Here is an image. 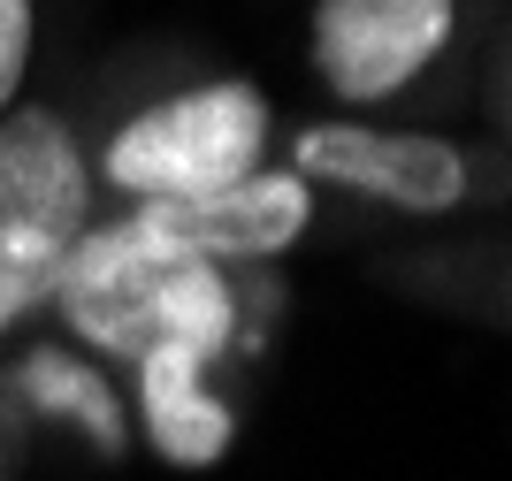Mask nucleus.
<instances>
[{"label": "nucleus", "instance_id": "obj_1", "mask_svg": "<svg viewBox=\"0 0 512 481\" xmlns=\"http://www.w3.org/2000/svg\"><path fill=\"white\" fill-rule=\"evenodd\" d=\"M306 230V176H276L253 168L222 191L199 199H146L123 214L115 230H85L69 245V260H100V268H161V260H260L283 252Z\"/></svg>", "mask_w": 512, "mask_h": 481}, {"label": "nucleus", "instance_id": "obj_2", "mask_svg": "<svg viewBox=\"0 0 512 481\" xmlns=\"http://www.w3.org/2000/svg\"><path fill=\"white\" fill-rule=\"evenodd\" d=\"M69 329L100 344V352L146 359L161 344H184V352L214 359L237 336V306L222 268L207 260H161V268H100V260H69L62 291Z\"/></svg>", "mask_w": 512, "mask_h": 481}, {"label": "nucleus", "instance_id": "obj_3", "mask_svg": "<svg viewBox=\"0 0 512 481\" xmlns=\"http://www.w3.org/2000/svg\"><path fill=\"white\" fill-rule=\"evenodd\" d=\"M260 138H268V100L253 84H199L115 130L107 176L138 199H199V191L253 176Z\"/></svg>", "mask_w": 512, "mask_h": 481}, {"label": "nucleus", "instance_id": "obj_4", "mask_svg": "<svg viewBox=\"0 0 512 481\" xmlns=\"http://www.w3.org/2000/svg\"><path fill=\"white\" fill-rule=\"evenodd\" d=\"M451 39V0H321L314 69L337 100H390Z\"/></svg>", "mask_w": 512, "mask_h": 481}, {"label": "nucleus", "instance_id": "obj_5", "mask_svg": "<svg viewBox=\"0 0 512 481\" xmlns=\"http://www.w3.org/2000/svg\"><path fill=\"white\" fill-rule=\"evenodd\" d=\"M299 168L321 184L390 199L406 214H444L467 191V161L444 138H406V130H360V123H314L299 138Z\"/></svg>", "mask_w": 512, "mask_h": 481}, {"label": "nucleus", "instance_id": "obj_6", "mask_svg": "<svg viewBox=\"0 0 512 481\" xmlns=\"http://www.w3.org/2000/svg\"><path fill=\"white\" fill-rule=\"evenodd\" d=\"M92 207V176L62 115H0V237H46L77 245Z\"/></svg>", "mask_w": 512, "mask_h": 481}, {"label": "nucleus", "instance_id": "obj_7", "mask_svg": "<svg viewBox=\"0 0 512 481\" xmlns=\"http://www.w3.org/2000/svg\"><path fill=\"white\" fill-rule=\"evenodd\" d=\"M199 367H207V359L184 352V344H161V352L138 359L146 436H153V451L176 459V466H214L222 451H230V436H237L230 405H214L207 390H199Z\"/></svg>", "mask_w": 512, "mask_h": 481}, {"label": "nucleus", "instance_id": "obj_8", "mask_svg": "<svg viewBox=\"0 0 512 481\" xmlns=\"http://www.w3.org/2000/svg\"><path fill=\"white\" fill-rule=\"evenodd\" d=\"M62 268H69V245H46V237H0V329L62 291Z\"/></svg>", "mask_w": 512, "mask_h": 481}, {"label": "nucleus", "instance_id": "obj_9", "mask_svg": "<svg viewBox=\"0 0 512 481\" xmlns=\"http://www.w3.org/2000/svg\"><path fill=\"white\" fill-rule=\"evenodd\" d=\"M31 390H39V405H54V413H77L92 428V443H100V451H115V443H123V420H115V398H107L100 382L85 375V367H69V359H54V352H39L31 359Z\"/></svg>", "mask_w": 512, "mask_h": 481}, {"label": "nucleus", "instance_id": "obj_10", "mask_svg": "<svg viewBox=\"0 0 512 481\" xmlns=\"http://www.w3.org/2000/svg\"><path fill=\"white\" fill-rule=\"evenodd\" d=\"M23 62H31V0H0V107L16 100Z\"/></svg>", "mask_w": 512, "mask_h": 481}]
</instances>
